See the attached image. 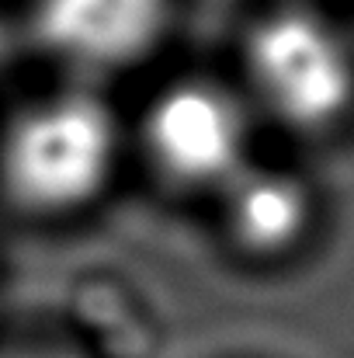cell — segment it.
Returning a JSON list of instances; mask_svg holds the SVG:
<instances>
[{"label": "cell", "instance_id": "6da1fadb", "mask_svg": "<svg viewBox=\"0 0 354 358\" xmlns=\"http://www.w3.org/2000/svg\"><path fill=\"white\" fill-rule=\"evenodd\" d=\"M118 160L112 108L87 91L28 105L0 139V188L35 216L84 209L105 192Z\"/></svg>", "mask_w": 354, "mask_h": 358}, {"label": "cell", "instance_id": "7a4b0ae2", "mask_svg": "<svg viewBox=\"0 0 354 358\" xmlns=\"http://www.w3.org/2000/svg\"><path fill=\"white\" fill-rule=\"evenodd\" d=\"M246 80L260 108L295 132L330 129L354 105L348 35L306 3L260 17L246 35Z\"/></svg>", "mask_w": 354, "mask_h": 358}, {"label": "cell", "instance_id": "3957f363", "mask_svg": "<svg viewBox=\"0 0 354 358\" xmlns=\"http://www.w3.org/2000/svg\"><path fill=\"white\" fill-rule=\"evenodd\" d=\"M250 122L223 84L177 80L142 119V146L156 174L177 188H226L246 160Z\"/></svg>", "mask_w": 354, "mask_h": 358}, {"label": "cell", "instance_id": "277c9868", "mask_svg": "<svg viewBox=\"0 0 354 358\" xmlns=\"http://www.w3.org/2000/svg\"><path fill=\"white\" fill-rule=\"evenodd\" d=\"M170 17V0H35L38 45L73 73L105 77L146 59Z\"/></svg>", "mask_w": 354, "mask_h": 358}, {"label": "cell", "instance_id": "5b68a950", "mask_svg": "<svg viewBox=\"0 0 354 358\" xmlns=\"http://www.w3.org/2000/svg\"><path fill=\"white\" fill-rule=\"evenodd\" d=\"M223 220L239 250L257 257H274L292 250L306 237L313 220L309 188L281 167L246 164L219 192Z\"/></svg>", "mask_w": 354, "mask_h": 358}, {"label": "cell", "instance_id": "8992f818", "mask_svg": "<svg viewBox=\"0 0 354 358\" xmlns=\"http://www.w3.org/2000/svg\"><path fill=\"white\" fill-rule=\"evenodd\" d=\"M0 358H73L66 352H56V348H21V352H7Z\"/></svg>", "mask_w": 354, "mask_h": 358}, {"label": "cell", "instance_id": "52a82bcc", "mask_svg": "<svg viewBox=\"0 0 354 358\" xmlns=\"http://www.w3.org/2000/svg\"><path fill=\"white\" fill-rule=\"evenodd\" d=\"M7 49H10V31H7V24H3V17H0V59L7 56Z\"/></svg>", "mask_w": 354, "mask_h": 358}]
</instances>
